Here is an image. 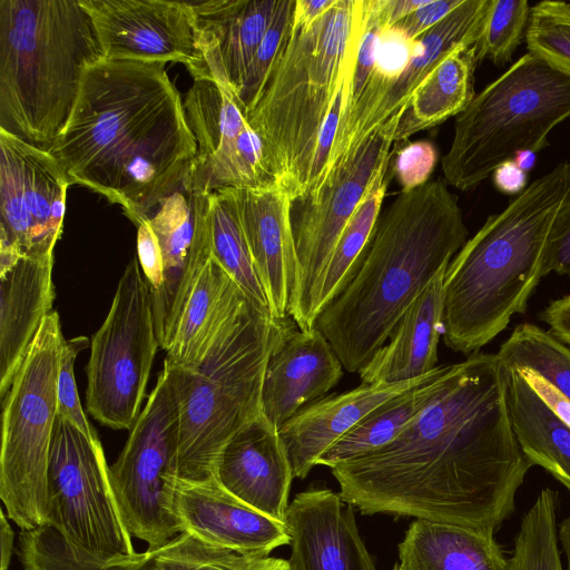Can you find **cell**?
<instances>
[{
	"instance_id": "30bf717a",
	"label": "cell",
	"mask_w": 570,
	"mask_h": 570,
	"mask_svg": "<svg viewBox=\"0 0 570 570\" xmlns=\"http://www.w3.org/2000/svg\"><path fill=\"white\" fill-rule=\"evenodd\" d=\"M179 433L175 377L164 365L125 446L109 466L126 527L150 550L181 532L174 508Z\"/></svg>"
},
{
	"instance_id": "7c38bea8",
	"label": "cell",
	"mask_w": 570,
	"mask_h": 570,
	"mask_svg": "<svg viewBox=\"0 0 570 570\" xmlns=\"http://www.w3.org/2000/svg\"><path fill=\"white\" fill-rule=\"evenodd\" d=\"M75 547L109 560L135 556L99 439L57 415L47 475V523Z\"/></svg>"
},
{
	"instance_id": "836d02e7",
	"label": "cell",
	"mask_w": 570,
	"mask_h": 570,
	"mask_svg": "<svg viewBox=\"0 0 570 570\" xmlns=\"http://www.w3.org/2000/svg\"><path fill=\"white\" fill-rule=\"evenodd\" d=\"M207 213L213 256L254 304L271 313L268 298L253 264L233 188L208 194Z\"/></svg>"
},
{
	"instance_id": "44dd1931",
	"label": "cell",
	"mask_w": 570,
	"mask_h": 570,
	"mask_svg": "<svg viewBox=\"0 0 570 570\" xmlns=\"http://www.w3.org/2000/svg\"><path fill=\"white\" fill-rule=\"evenodd\" d=\"M294 570H376L353 507L328 489L294 497L285 514Z\"/></svg>"
},
{
	"instance_id": "f546056e",
	"label": "cell",
	"mask_w": 570,
	"mask_h": 570,
	"mask_svg": "<svg viewBox=\"0 0 570 570\" xmlns=\"http://www.w3.org/2000/svg\"><path fill=\"white\" fill-rule=\"evenodd\" d=\"M244 296L212 253L187 299L164 364L180 368L196 365Z\"/></svg>"
},
{
	"instance_id": "91938a15",
	"label": "cell",
	"mask_w": 570,
	"mask_h": 570,
	"mask_svg": "<svg viewBox=\"0 0 570 570\" xmlns=\"http://www.w3.org/2000/svg\"><path fill=\"white\" fill-rule=\"evenodd\" d=\"M570 4V2H568Z\"/></svg>"
},
{
	"instance_id": "6da1fadb",
	"label": "cell",
	"mask_w": 570,
	"mask_h": 570,
	"mask_svg": "<svg viewBox=\"0 0 570 570\" xmlns=\"http://www.w3.org/2000/svg\"><path fill=\"white\" fill-rule=\"evenodd\" d=\"M532 465L518 443L497 354L450 364L435 399L390 444L331 468L363 514L495 532Z\"/></svg>"
},
{
	"instance_id": "680465c9",
	"label": "cell",
	"mask_w": 570,
	"mask_h": 570,
	"mask_svg": "<svg viewBox=\"0 0 570 570\" xmlns=\"http://www.w3.org/2000/svg\"><path fill=\"white\" fill-rule=\"evenodd\" d=\"M392 570H403V569L401 568L400 563L397 562L393 566Z\"/></svg>"
},
{
	"instance_id": "1f68e13d",
	"label": "cell",
	"mask_w": 570,
	"mask_h": 570,
	"mask_svg": "<svg viewBox=\"0 0 570 570\" xmlns=\"http://www.w3.org/2000/svg\"><path fill=\"white\" fill-rule=\"evenodd\" d=\"M449 368L438 365L429 380L382 403L332 444L316 465L331 469L390 444L435 399Z\"/></svg>"
},
{
	"instance_id": "f5cc1de1",
	"label": "cell",
	"mask_w": 570,
	"mask_h": 570,
	"mask_svg": "<svg viewBox=\"0 0 570 570\" xmlns=\"http://www.w3.org/2000/svg\"><path fill=\"white\" fill-rule=\"evenodd\" d=\"M335 2L336 0H295L293 24L298 27L313 26Z\"/></svg>"
},
{
	"instance_id": "bcb514c9",
	"label": "cell",
	"mask_w": 570,
	"mask_h": 570,
	"mask_svg": "<svg viewBox=\"0 0 570 570\" xmlns=\"http://www.w3.org/2000/svg\"><path fill=\"white\" fill-rule=\"evenodd\" d=\"M137 255L141 272L149 284L150 295L164 284V261L159 242L147 220L138 226Z\"/></svg>"
},
{
	"instance_id": "4fadbf2b",
	"label": "cell",
	"mask_w": 570,
	"mask_h": 570,
	"mask_svg": "<svg viewBox=\"0 0 570 570\" xmlns=\"http://www.w3.org/2000/svg\"><path fill=\"white\" fill-rule=\"evenodd\" d=\"M396 127V122L387 121L328 177L315 198L293 204L298 288L289 316L301 330L314 327L320 283L342 233L366 194L391 167Z\"/></svg>"
},
{
	"instance_id": "8fae6325",
	"label": "cell",
	"mask_w": 570,
	"mask_h": 570,
	"mask_svg": "<svg viewBox=\"0 0 570 570\" xmlns=\"http://www.w3.org/2000/svg\"><path fill=\"white\" fill-rule=\"evenodd\" d=\"M158 346L149 284L134 257L90 342L86 404L95 420L115 430L132 428Z\"/></svg>"
},
{
	"instance_id": "4316f807",
	"label": "cell",
	"mask_w": 570,
	"mask_h": 570,
	"mask_svg": "<svg viewBox=\"0 0 570 570\" xmlns=\"http://www.w3.org/2000/svg\"><path fill=\"white\" fill-rule=\"evenodd\" d=\"M489 3L490 0H463L443 20L416 39L410 63L361 128L347 158L389 120L399 124L414 90L448 53L459 46L476 43Z\"/></svg>"
},
{
	"instance_id": "8d00e7d4",
	"label": "cell",
	"mask_w": 570,
	"mask_h": 570,
	"mask_svg": "<svg viewBox=\"0 0 570 570\" xmlns=\"http://www.w3.org/2000/svg\"><path fill=\"white\" fill-rule=\"evenodd\" d=\"M557 509L558 493L542 489L521 519L507 570H563Z\"/></svg>"
},
{
	"instance_id": "ffe728a7",
	"label": "cell",
	"mask_w": 570,
	"mask_h": 570,
	"mask_svg": "<svg viewBox=\"0 0 570 570\" xmlns=\"http://www.w3.org/2000/svg\"><path fill=\"white\" fill-rule=\"evenodd\" d=\"M343 365L314 326L301 330L291 316L279 320L262 386V410L279 430L306 405L320 400L343 376Z\"/></svg>"
},
{
	"instance_id": "11a10c76",
	"label": "cell",
	"mask_w": 570,
	"mask_h": 570,
	"mask_svg": "<svg viewBox=\"0 0 570 570\" xmlns=\"http://www.w3.org/2000/svg\"><path fill=\"white\" fill-rule=\"evenodd\" d=\"M242 570H294L289 560L275 557H250Z\"/></svg>"
},
{
	"instance_id": "5bb4252c",
	"label": "cell",
	"mask_w": 570,
	"mask_h": 570,
	"mask_svg": "<svg viewBox=\"0 0 570 570\" xmlns=\"http://www.w3.org/2000/svg\"><path fill=\"white\" fill-rule=\"evenodd\" d=\"M70 185L48 150L0 129V255H53Z\"/></svg>"
},
{
	"instance_id": "8992f818",
	"label": "cell",
	"mask_w": 570,
	"mask_h": 570,
	"mask_svg": "<svg viewBox=\"0 0 570 570\" xmlns=\"http://www.w3.org/2000/svg\"><path fill=\"white\" fill-rule=\"evenodd\" d=\"M101 58L79 0H0V129L49 150Z\"/></svg>"
},
{
	"instance_id": "7dc6e473",
	"label": "cell",
	"mask_w": 570,
	"mask_h": 570,
	"mask_svg": "<svg viewBox=\"0 0 570 570\" xmlns=\"http://www.w3.org/2000/svg\"><path fill=\"white\" fill-rule=\"evenodd\" d=\"M462 2L463 0H428L422 7L394 26L403 30L411 39L416 40Z\"/></svg>"
},
{
	"instance_id": "ab89813d",
	"label": "cell",
	"mask_w": 570,
	"mask_h": 570,
	"mask_svg": "<svg viewBox=\"0 0 570 570\" xmlns=\"http://www.w3.org/2000/svg\"><path fill=\"white\" fill-rule=\"evenodd\" d=\"M295 0H278L273 21L262 40L242 83L236 100L245 116L255 106L289 38Z\"/></svg>"
},
{
	"instance_id": "52a82bcc",
	"label": "cell",
	"mask_w": 570,
	"mask_h": 570,
	"mask_svg": "<svg viewBox=\"0 0 570 570\" xmlns=\"http://www.w3.org/2000/svg\"><path fill=\"white\" fill-rule=\"evenodd\" d=\"M279 320L246 295L230 312L196 365L168 366L180 409L178 479L216 476L227 443L263 413L262 386Z\"/></svg>"
},
{
	"instance_id": "ba28073f",
	"label": "cell",
	"mask_w": 570,
	"mask_h": 570,
	"mask_svg": "<svg viewBox=\"0 0 570 570\" xmlns=\"http://www.w3.org/2000/svg\"><path fill=\"white\" fill-rule=\"evenodd\" d=\"M568 118L570 75L527 52L455 117L441 159L445 181L462 191L475 188L518 151L546 148Z\"/></svg>"
},
{
	"instance_id": "e0dca14e",
	"label": "cell",
	"mask_w": 570,
	"mask_h": 570,
	"mask_svg": "<svg viewBox=\"0 0 570 570\" xmlns=\"http://www.w3.org/2000/svg\"><path fill=\"white\" fill-rule=\"evenodd\" d=\"M160 245L164 284L151 296L159 346L167 351L187 299L212 256L207 195L179 189L147 219Z\"/></svg>"
},
{
	"instance_id": "f907efd6",
	"label": "cell",
	"mask_w": 570,
	"mask_h": 570,
	"mask_svg": "<svg viewBox=\"0 0 570 570\" xmlns=\"http://www.w3.org/2000/svg\"><path fill=\"white\" fill-rule=\"evenodd\" d=\"M491 176L495 188L505 195L517 196L528 186V173L523 171L512 159L500 164Z\"/></svg>"
},
{
	"instance_id": "7bdbcfd3",
	"label": "cell",
	"mask_w": 570,
	"mask_h": 570,
	"mask_svg": "<svg viewBox=\"0 0 570 570\" xmlns=\"http://www.w3.org/2000/svg\"><path fill=\"white\" fill-rule=\"evenodd\" d=\"M383 27L379 16L377 0H363V28L345 107L340 120L352 110L367 82L374 66L379 35Z\"/></svg>"
},
{
	"instance_id": "83f0119b",
	"label": "cell",
	"mask_w": 570,
	"mask_h": 570,
	"mask_svg": "<svg viewBox=\"0 0 570 570\" xmlns=\"http://www.w3.org/2000/svg\"><path fill=\"white\" fill-rule=\"evenodd\" d=\"M403 570H507L494 532L415 519L399 543Z\"/></svg>"
},
{
	"instance_id": "74e56055",
	"label": "cell",
	"mask_w": 570,
	"mask_h": 570,
	"mask_svg": "<svg viewBox=\"0 0 570 570\" xmlns=\"http://www.w3.org/2000/svg\"><path fill=\"white\" fill-rule=\"evenodd\" d=\"M530 13L527 0H490L475 43L478 63L484 60L498 67L510 63L515 49L525 40Z\"/></svg>"
},
{
	"instance_id": "5b68a950",
	"label": "cell",
	"mask_w": 570,
	"mask_h": 570,
	"mask_svg": "<svg viewBox=\"0 0 570 570\" xmlns=\"http://www.w3.org/2000/svg\"><path fill=\"white\" fill-rule=\"evenodd\" d=\"M363 28V0H336L313 26L292 23L289 38L262 95L246 114L263 141L269 171L293 203L306 198L324 124L353 75Z\"/></svg>"
},
{
	"instance_id": "7402d4cb",
	"label": "cell",
	"mask_w": 570,
	"mask_h": 570,
	"mask_svg": "<svg viewBox=\"0 0 570 570\" xmlns=\"http://www.w3.org/2000/svg\"><path fill=\"white\" fill-rule=\"evenodd\" d=\"M195 20L205 79L234 96L264 39L278 0L187 1Z\"/></svg>"
},
{
	"instance_id": "484cf974",
	"label": "cell",
	"mask_w": 570,
	"mask_h": 570,
	"mask_svg": "<svg viewBox=\"0 0 570 570\" xmlns=\"http://www.w3.org/2000/svg\"><path fill=\"white\" fill-rule=\"evenodd\" d=\"M441 269L400 318L384 344L360 372L362 384L400 383L420 379L438 365L443 335V279Z\"/></svg>"
},
{
	"instance_id": "b9f144b4",
	"label": "cell",
	"mask_w": 570,
	"mask_h": 570,
	"mask_svg": "<svg viewBox=\"0 0 570 570\" xmlns=\"http://www.w3.org/2000/svg\"><path fill=\"white\" fill-rule=\"evenodd\" d=\"M88 345V340L82 336L63 344L57 384V415L72 423L89 439L96 440L99 436L82 410L73 370L77 354Z\"/></svg>"
},
{
	"instance_id": "9a60e30c",
	"label": "cell",
	"mask_w": 570,
	"mask_h": 570,
	"mask_svg": "<svg viewBox=\"0 0 570 570\" xmlns=\"http://www.w3.org/2000/svg\"><path fill=\"white\" fill-rule=\"evenodd\" d=\"M183 106L197 145L183 189L208 195L275 181L263 141L230 90L210 80H196Z\"/></svg>"
},
{
	"instance_id": "e575fe53",
	"label": "cell",
	"mask_w": 570,
	"mask_h": 570,
	"mask_svg": "<svg viewBox=\"0 0 570 570\" xmlns=\"http://www.w3.org/2000/svg\"><path fill=\"white\" fill-rule=\"evenodd\" d=\"M17 556L23 570H154L149 550L102 560L75 547L50 525L20 531Z\"/></svg>"
},
{
	"instance_id": "7a4b0ae2",
	"label": "cell",
	"mask_w": 570,
	"mask_h": 570,
	"mask_svg": "<svg viewBox=\"0 0 570 570\" xmlns=\"http://www.w3.org/2000/svg\"><path fill=\"white\" fill-rule=\"evenodd\" d=\"M48 151L71 184L119 205L138 227L183 189L197 145L165 63L101 58L86 68Z\"/></svg>"
},
{
	"instance_id": "60d3db41",
	"label": "cell",
	"mask_w": 570,
	"mask_h": 570,
	"mask_svg": "<svg viewBox=\"0 0 570 570\" xmlns=\"http://www.w3.org/2000/svg\"><path fill=\"white\" fill-rule=\"evenodd\" d=\"M154 570H242L250 557L205 543L180 532L156 549Z\"/></svg>"
},
{
	"instance_id": "f35d334b",
	"label": "cell",
	"mask_w": 570,
	"mask_h": 570,
	"mask_svg": "<svg viewBox=\"0 0 570 570\" xmlns=\"http://www.w3.org/2000/svg\"><path fill=\"white\" fill-rule=\"evenodd\" d=\"M524 41L528 52L570 75V4L553 0L535 3Z\"/></svg>"
},
{
	"instance_id": "6f0895ef",
	"label": "cell",
	"mask_w": 570,
	"mask_h": 570,
	"mask_svg": "<svg viewBox=\"0 0 570 570\" xmlns=\"http://www.w3.org/2000/svg\"><path fill=\"white\" fill-rule=\"evenodd\" d=\"M512 160L525 173L530 171L537 161V153L532 150L518 151Z\"/></svg>"
},
{
	"instance_id": "9c48e42d",
	"label": "cell",
	"mask_w": 570,
	"mask_h": 570,
	"mask_svg": "<svg viewBox=\"0 0 570 570\" xmlns=\"http://www.w3.org/2000/svg\"><path fill=\"white\" fill-rule=\"evenodd\" d=\"M66 340L60 317L42 321L2 402L0 499L21 531L47 523V475Z\"/></svg>"
},
{
	"instance_id": "603a6c76",
	"label": "cell",
	"mask_w": 570,
	"mask_h": 570,
	"mask_svg": "<svg viewBox=\"0 0 570 570\" xmlns=\"http://www.w3.org/2000/svg\"><path fill=\"white\" fill-rule=\"evenodd\" d=\"M216 478L243 502L284 522L294 476L278 430L264 413L227 443Z\"/></svg>"
},
{
	"instance_id": "277c9868",
	"label": "cell",
	"mask_w": 570,
	"mask_h": 570,
	"mask_svg": "<svg viewBox=\"0 0 570 570\" xmlns=\"http://www.w3.org/2000/svg\"><path fill=\"white\" fill-rule=\"evenodd\" d=\"M570 193V164L538 177L488 217L450 262L443 279V340L476 353L523 314L543 274L553 220Z\"/></svg>"
},
{
	"instance_id": "ee69618b",
	"label": "cell",
	"mask_w": 570,
	"mask_h": 570,
	"mask_svg": "<svg viewBox=\"0 0 570 570\" xmlns=\"http://www.w3.org/2000/svg\"><path fill=\"white\" fill-rule=\"evenodd\" d=\"M436 161L438 151L432 142L411 141L394 150L391 169L402 191H409L429 181Z\"/></svg>"
},
{
	"instance_id": "816d5d0a",
	"label": "cell",
	"mask_w": 570,
	"mask_h": 570,
	"mask_svg": "<svg viewBox=\"0 0 570 570\" xmlns=\"http://www.w3.org/2000/svg\"><path fill=\"white\" fill-rule=\"evenodd\" d=\"M428 0H377L379 16L384 27H392L403 20Z\"/></svg>"
},
{
	"instance_id": "681fc988",
	"label": "cell",
	"mask_w": 570,
	"mask_h": 570,
	"mask_svg": "<svg viewBox=\"0 0 570 570\" xmlns=\"http://www.w3.org/2000/svg\"><path fill=\"white\" fill-rule=\"evenodd\" d=\"M522 374L532 386V389L548 404V406L568 425H570V400H568L560 391H558L544 379L531 373Z\"/></svg>"
},
{
	"instance_id": "d6986e66",
	"label": "cell",
	"mask_w": 570,
	"mask_h": 570,
	"mask_svg": "<svg viewBox=\"0 0 570 570\" xmlns=\"http://www.w3.org/2000/svg\"><path fill=\"white\" fill-rule=\"evenodd\" d=\"M254 267L273 318L289 316L297 295L298 264L292 224L293 200L277 181L233 188Z\"/></svg>"
},
{
	"instance_id": "3957f363",
	"label": "cell",
	"mask_w": 570,
	"mask_h": 570,
	"mask_svg": "<svg viewBox=\"0 0 570 570\" xmlns=\"http://www.w3.org/2000/svg\"><path fill=\"white\" fill-rule=\"evenodd\" d=\"M466 236L461 207L444 181L396 196L380 215L360 269L314 324L345 371L360 373L367 365Z\"/></svg>"
},
{
	"instance_id": "d590c367",
	"label": "cell",
	"mask_w": 570,
	"mask_h": 570,
	"mask_svg": "<svg viewBox=\"0 0 570 570\" xmlns=\"http://www.w3.org/2000/svg\"><path fill=\"white\" fill-rule=\"evenodd\" d=\"M495 354L507 370L538 375L570 400V348L550 332L522 323Z\"/></svg>"
},
{
	"instance_id": "d6a6232c",
	"label": "cell",
	"mask_w": 570,
	"mask_h": 570,
	"mask_svg": "<svg viewBox=\"0 0 570 570\" xmlns=\"http://www.w3.org/2000/svg\"><path fill=\"white\" fill-rule=\"evenodd\" d=\"M390 178L386 174L375 183L342 233L320 283L314 303L315 321L360 269L375 234Z\"/></svg>"
},
{
	"instance_id": "4dcf8cb0",
	"label": "cell",
	"mask_w": 570,
	"mask_h": 570,
	"mask_svg": "<svg viewBox=\"0 0 570 570\" xmlns=\"http://www.w3.org/2000/svg\"><path fill=\"white\" fill-rule=\"evenodd\" d=\"M476 48L459 46L448 53L414 90L399 120L394 142L460 115L476 95Z\"/></svg>"
},
{
	"instance_id": "c3c4849f",
	"label": "cell",
	"mask_w": 570,
	"mask_h": 570,
	"mask_svg": "<svg viewBox=\"0 0 570 570\" xmlns=\"http://www.w3.org/2000/svg\"><path fill=\"white\" fill-rule=\"evenodd\" d=\"M541 320L557 340L570 345V295L552 301L541 314Z\"/></svg>"
},
{
	"instance_id": "f6af8a7d",
	"label": "cell",
	"mask_w": 570,
	"mask_h": 570,
	"mask_svg": "<svg viewBox=\"0 0 570 570\" xmlns=\"http://www.w3.org/2000/svg\"><path fill=\"white\" fill-rule=\"evenodd\" d=\"M570 276V193L559 209L548 238L543 274Z\"/></svg>"
},
{
	"instance_id": "ac0fdd59",
	"label": "cell",
	"mask_w": 570,
	"mask_h": 570,
	"mask_svg": "<svg viewBox=\"0 0 570 570\" xmlns=\"http://www.w3.org/2000/svg\"><path fill=\"white\" fill-rule=\"evenodd\" d=\"M174 508L181 532L245 557H266L289 544L285 522L243 502L216 476L202 481L177 479Z\"/></svg>"
},
{
	"instance_id": "9f6ffc18",
	"label": "cell",
	"mask_w": 570,
	"mask_h": 570,
	"mask_svg": "<svg viewBox=\"0 0 570 570\" xmlns=\"http://www.w3.org/2000/svg\"><path fill=\"white\" fill-rule=\"evenodd\" d=\"M558 539L561 552L566 559V570H570V517L563 519L558 528Z\"/></svg>"
},
{
	"instance_id": "2e32d148",
	"label": "cell",
	"mask_w": 570,
	"mask_h": 570,
	"mask_svg": "<svg viewBox=\"0 0 570 570\" xmlns=\"http://www.w3.org/2000/svg\"><path fill=\"white\" fill-rule=\"evenodd\" d=\"M89 14L104 58L180 62L205 79L193 11L187 1L79 0Z\"/></svg>"
},
{
	"instance_id": "f1b7e54d",
	"label": "cell",
	"mask_w": 570,
	"mask_h": 570,
	"mask_svg": "<svg viewBox=\"0 0 570 570\" xmlns=\"http://www.w3.org/2000/svg\"><path fill=\"white\" fill-rule=\"evenodd\" d=\"M505 376L510 419L522 453L531 465L543 468L570 492V425L521 372L505 368Z\"/></svg>"
},
{
	"instance_id": "cb8c5ba5",
	"label": "cell",
	"mask_w": 570,
	"mask_h": 570,
	"mask_svg": "<svg viewBox=\"0 0 570 570\" xmlns=\"http://www.w3.org/2000/svg\"><path fill=\"white\" fill-rule=\"evenodd\" d=\"M53 255H0V399L55 301Z\"/></svg>"
},
{
	"instance_id": "db71d44e",
	"label": "cell",
	"mask_w": 570,
	"mask_h": 570,
	"mask_svg": "<svg viewBox=\"0 0 570 570\" xmlns=\"http://www.w3.org/2000/svg\"><path fill=\"white\" fill-rule=\"evenodd\" d=\"M14 532L3 510L0 512V570H9L13 552Z\"/></svg>"
},
{
	"instance_id": "d4e9b609",
	"label": "cell",
	"mask_w": 570,
	"mask_h": 570,
	"mask_svg": "<svg viewBox=\"0 0 570 570\" xmlns=\"http://www.w3.org/2000/svg\"><path fill=\"white\" fill-rule=\"evenodd\" d=\"M433 371L406 382L361 384L351 391L320 399L299 410L278 430L293 476H307L318 458L362 419L385 401L429 380Z\"/></svg>"
}]
</instances>
